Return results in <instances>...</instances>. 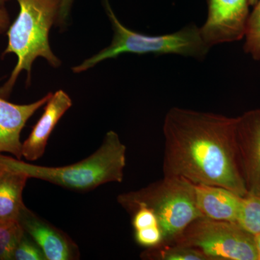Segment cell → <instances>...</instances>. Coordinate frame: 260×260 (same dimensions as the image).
I'll list each match as a JSON object with an SVG mask.
<instances>
[{"mask_svg":"<svg viewBox=\"0 0 260 260\" xmlns=\"http://www.w3.org/2000/svg\"><path fill=\"white\" fill-rule=\"evenodd\" d=\"M237 117L180 107L164 118L162 172L194 184L248 194L237 143Z\"/></svg>","mask_w":260,"mask_h":260,"instance_id":"cell-1","label":"cell"},{"mask_svg":"<svg viewBox=\"0 0 260 260\" xmlns=\"http://www.w3.org/2000/svg\"><path fill=\"white\" fill-rule=\"evenodd\" d=\"M126 145L116 132H108L96 151L70 165L49 167L34 165L0 153V164L69 190L85 192L112 182H122L126 167Z\"/></svg>","mask_w":260,"mask_h":260,"instance_id":"cell-2","label":"cell"},{"mask_svg":"<svg viewBox=\"0 0 260 260\" xmlns=\"http://www.w3.org/2000/svg\"><path fill=\"white\" fill-rule=\"evenodd\" d=\"M20 11L10 24L7 34L8 44L3 56L14 54L18 61L9 79L0 88V96L10 97L19 75L27 73V85L31 79L32 63L43 57L53 68L60 66L61 61L51 50L49 35L59 17L60 0H15Z\"/></svg>","mask_w":260,"mask_h":260,"instance_id":"cell-3","label":"cell"},{"mask_svg":"<svg viewBox=\"0 0 260 260\" xmlns=\"http://www.w3.org/2000/svg\"><path fill=\"white\" fill-rule=\"evenodd\" d=\"M104 3L114 30L112 44L81 64L73 67L72 70L75 73H83L103 61L123 54H176L202 60L209 52L210 47L202 37L200 27L194 24H189L177 31L165 35H145L124 26L114 14L109 0H104Z\"/></svg>","mask_w":260,"mask_h":260,"instance_id":"cell-4","label":"cell"},{"mask_svg":"<svg viewBox=\"0 0 260 260\" xmlns=\"http://www.w3.org/2000/svg\"><path fill=\"white\" fill-rule=\"evenodd\" d=\"M119 204L131 214L140 207L155 213L164 244L172 242L197 219L204 218L195 200L194 184L183 178L166 177L139 190L117 197Z\"/></svg>","mask_w":260,"mask_h":260,"instance_id":"cell-5","label":"cell"},{"mask_svg":"<svg viewBox=\"0 0 260 260\" xmlns=\"http://www.w3.org/2000/svg\"><path fill=\"white\" fill-rule=\"evenodd\" d=\"M169 244L198 249L210 260H258L255 235L237 222L198 218Z\"/></svg>","mask_w":260,"mask_h":260,"instance_id":"cell-6","label":"cell"},{"mask_svg":"<svg viewBox=\"0 0 260 260\" xmlns=\"http://www.w3.org/2000/svg\"><path fill=\"white\" fill-rule=\"evenodd\" d=\"M249 6V0H208V16L200 28L208 47L244 39Z\"/></svg>","mask_w":260,"mask_h":260,"instance_id":"cell-7","label":"cell"},{"mask_svg":"<svg viewBox=\"0 0 260 260\" xmlns=\"http://www.w3.org/2000/svg\"><path fill=\"white\" fill-rule=\"evenodd\" d=\"M237 143L248 193L260 194V109L237 116Z\"/></svg>","mask_w":260,"mask_h":260,"instance_id":"cell-8","label":"cell"},{"mask_svg":"<svg viewBox=\"0 0 260 260\" xmlns=\"http://www.w3.org/2000/svg\"><path fill=\"white\" fill-rule=\"evenodd\" d=\"M18 220L25 233L41 248L46 259H80L79 247L70 236L26 206L22 210Z\"/></svg>","mask_w":260,"mask_h":260,"instance_id":"cell-9","label":"cell"},{"mask_svg":"<svg viewBox=\"0 0 260 260\" xmlns=\"http://www.w3.org/2000/svg\"><path fill=\"white\" fill-rule=\"evenodd\" d=\"M52 93L29 104H15L0 96V153L12 154L22 159L20 134L27 121L43 106L46 105Z\"/></svg>","mask_w":260,"mask_h":260,"instance_id":"cell-10","label":"cell"},{"mask_svg":"<svg viewBox=\"0 0 260 260\" xmlns=\"http://www.w3.org/2000/svg\"><path fill=\"white\" fill-rule=\"evenodd\" d=\"M72 106L71 98L64 90L52 93L40 119L32 127L28 138L22 143V158L28 161H36L42 158L53 130Z\"/></svg>","mask_w":260,"mask_h":260,"instance_id":"cell-11","label":"cell"},{"mask_svg":"<svg viewBox=\"0 0 260 260\" xmlns=\"http://www.w3.org/2000/svg\"><path fill=\"white\" fill-rule=\"evenodd\" d=\"M193 184L197 206L204 218L238 222L244 197L220 186Z\"/></svg>","mask_w":260,"mask_h":260,"instance_id":"cell-12","label":"cell"},{"mask_svg":"<svg viewBox=\"0 0 260 260\" xmlns=\"http://www.w3.org/2000/svg\"><path fill=\"white\" fill-rule=\"evenodd\" d=\"M29 177L0 164V220H18L25 205L23 193Z\"/></svg>","mask_w":260,"mask_h":260,"instance_id":"cell-13","label":"cell"},{"mask_svg":"<svg viewBox=\"0 0 260 260\" xmlns=\"http://www.w3.org/2000/svg\"><path fill=\"white\" fill-rule=\"evenodd\" d=\"M143 259L151 260H210L203 253L187 246L176 244H161L148 248L142 253Z\"/></svg>","mask_w":260,"mask_h":260,"instance_id":"cell-14","label":"cell"},{"mask_svg":"<svg viewBox=\"0 0 260 260\" xmlns=\"http://www.w3.org/2000/svg\"><path fill=\"white\" fill-rule=\"evenodd\" d=\"M19 220H0V260L13 259V254L25 234Z\"/></svg>","mask_w":260,"mask_h":260,"instance_id":"cell-15","label":"cell"},{"mask_svg":"<svg viewBox=\"0 0 260 260\" xmlns=\"http://www.w3.org/2000/svg\"><path fill=\"white\" fill-rule=\"evenodd\" d=\"M237 223L251 234H260V194L248 193L243 198Z\"/></svg>","mask_w":260,"mask_h":260,"instance_id":"cell-16","label":"cell"},{"mask_svg":"<svg viewBox=\"0 0 260 260\" xmlns=\"http://www.w3.org/2000/svg\"><path fill=\"white\" fill-rule=\"evenodd\" d=\"M253 7L246 23L244 49L254 60L260 61V0Z\"/></svg>","mask_w":260,"mask_h":260,"instance_id":"cell-17","label":"cell"},{"mask_svg":"<svg viewBox=\"0 0 260 260\" xmlns=\"http://www.w3.org/2000/svg\"><path fill=\"white\" fill-rule=\"evenodd\" d=\"M13 259L47 260L41 248L26 233L15 249Z\"/></svg>","mask_w":260,"mask_h":260,"instance_id":"cell-18","label":"cell"},{"mask_svg":"<svg viewBox=\"0 0 260 260\" xmlns=\"http://www.w3.org/2000/svg\"><path fill=\"white\" fill-rule=\"evenodd\" d=\"M135 238L139 245L147 248L155 247L164 241L162 231L158 225L135 231Z\"/></svg>","mask_w":260,"mask_h":260,"instance_id":"cell-19","label":"cell"},{"mask_svg":"<svg viewBox=\"0 0 260 260\" xmlns=\"http://www.w3.org/2000/svg\"><path fill=\"white\" fill-rule=\"evenodd\" d=\"M133 215V226L135 231L158 225L156 215L146 207H140L135 210Z\"/></svg>","mask_w":260,"mask_h":260,"instance_id":"cell-20","label":"cell"},{"mask_svg":"<svg viewBox=\"0 0 260 260\" xmlns=\"http://www.w3.org/2000/svg\"><path fill=\"white\" fill-rule=\"evenodd\" d=\"M73 3H74V0H60L59 17H58L56 25L61 28H63L68 22Z\"/></svg>","mask_w":260,"mask_h":260,"instance_id":"cell-21","label":"cell"},{"mask_svg":"<svg viewBox=\"0 0 260 260\" xmlns=\"http://www.w3.org/2000/svg\"><path fill=\"white\" fill-rule=\"evenodd\" d=\"M10 25V18L5 6L0 8V34L8 31Z\"/></svg>","mask_w":260,"mask_h":260,"instance_id":"cell-22","label":"cell"},{"mask_svg":"<svg viewBox=\"0 0 260 260\" xmlns=\"http://www.w3.org/2000/svg\"><path fill=\"white\" fill-rule=\"evenodd\" d=\"M255 244L257 251L258 260H260V234L255 235Z\"/></svg>","mask_w":260,"mask_h":260,"instance_id":"cell-23","label":"cell"},{"mask_svg":"<svg viewBox=\"0 0 260 260\" xmlns=\"http://www.w3.org/2000/svg\"><path fill=\"white\" fill-rule=\"evenodd\" d=\"M8 1H9V0H0V8H1V7L5 6V3Z\"/></svg>","mask_w":260,"mask_h":260,"instance_id":"cell-24","label":"cell"},{"mask_svg":"<svg viewBox=\"0 0 260 260\" xmlns=\"http://www.w3.org/2000/svg\"><path fill=\"white\" fill-rule=\"evenodd\" d=\"M257 1L258 0H249V3H250L251 6H254Z\"/></svg>","mask_w":260,"mask_h":260,"instance_id":"cell-25","label":"cell"}]
</instances>
